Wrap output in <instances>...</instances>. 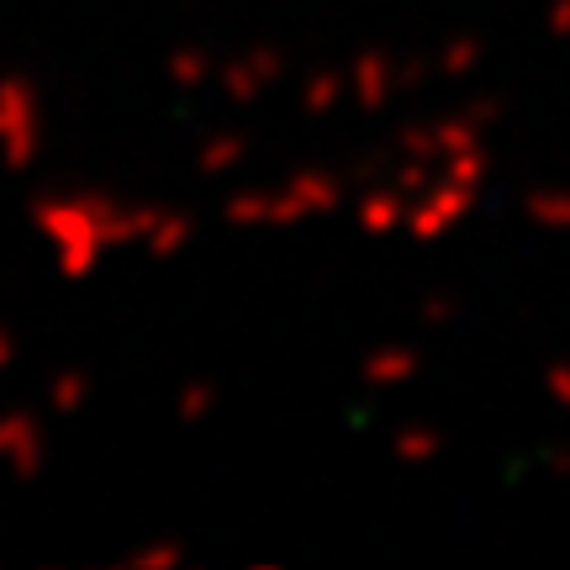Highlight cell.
I'll return each instance as SVG.
<instances>
[{"instance_id": "obj_10", "label": "cell", "mask_w": 570, "mask_h": 570, "mask_svg": "<svg viewBox=\"0 0 570 570\" xmlns=\"http://www.w3.org/2000/svg\"><path fill=\"white\" fill-rule=\"evenodd\" d=\"M481 59H487V42L465 32V38H454V42H444V48H439V63H433V69H439V75H449V80H465Z\"/></svg>"}, {"instance_id": "obj_16", "label": "cell", "mask_w": 570, "mask_h": 570, "mask_svg": "<svg viewBox=\"0 0 570 570\" xmlns=\"http://www.w3.org/2000/svg\"><path fill=\"white\" fill-rule=\"evenodd\" d=\"M449 317H454V302H449V296H428V302L417 306V323L423 327H444Z\"/></svg>"}, {"instance_id": "obj_13", "label": "cell", "mask_w": 570, "mask_h": 570, "mask_svg": "<svg viewBox=\"0 0 570 570\" xmlns=\"http://www.w3.org/2000/svg\"><path fill=\"white\" fill-rule=\"evenodd\" d=\"M544 391H550L554 407L570 412V360H554V365L544 370Z\"/></svg>"}, {"instance_id": "obj_21", "label": "cell", "mask_w": 570, "mask_h": 570, "mask_svg": "<svg viewBox=\"0 0 570 570\" xmlns=\"http://www.w3.org/2000/svg\"><path fill=\"white\" fill-rule=\"evenodd\" d=\"M550 465L560 470V475H566V470H570V454H550Z\"/></svg>"}, {"instance_id": "obj_11", "label": "cell", "mask_w": 570, "mask_h": 570, "mask_svg": "<svg viewBox=\"0 0 570 570\" xmlns=\"http://www.w3.org/2000/svg\"><path fill=\"white\" fill-rule=\"evenodd\" d=\"M244 159V138H238V132H233V138H212L202 148V175H223V169H233V164Z\"/></svg>"}, {"instance_id": "obj_4", "label": "cell", "mask_w": 570, "mask_h": 570, "mask_svg": "<svg viewBox=\"0 0 570 570\" xmlns=\"http://www.w3.org/2000/svg\"><path fill=\"white\" fill-rule=\"evenodd\" d=\"M354 223H360V233H370V238L402 233V227H407V196H402L396 185H375V190H365V196H360V206H354Z\"/></svg>"}, {"instance_id": "obj_17", "label": "cell", "mask_w": 570, "mask_h": 570, "mask_svg": "<svg viewBox=\"0 0 570 570\" xmlns=\"http://www.w3.org/2000/svg\"><path fill=\"white\" fill-rule=\"evenodd\" d=\"M212 402H217V391H212V386H190L180 396V417H206V412H212Z\"/></svg>"}, {"instance_id": "obj_12", "label": "cell", "mask_w": 570, "mask_h": 570, "mask_svg": "<svg viewBox=\"0 0 570 570\" xmlns=\"http://www.w3.org/2000/svg\"><path fill=\"white\" fill-rule=\"evenodd\" d=\"M154 227H159V233L148 238V244H154V254H175V248H185V244H190V233H196V223H190V217H154Z\"/></svg>"}, {"instance_id": "obj_8", "label": "cell", "mask_w": 570, "mask_h": 570, "mask_svg": "<svg viewBox=\"0 0 570 570\" xmlns=\"http://www.w3.org/2000/svg\"><path fill=\"white\" fill-rule=\"evenodd\" d=\"M344 90H348V75L317 69V75H306V85H302V111L306 117H327L333 106H344Z\"/></svg>"}, {"instance_id": "obj_19", "label": "cell", "mask_w": 570, "mask_h": 570, "mask_svg": "<svg viewBox=\"0 0 570 570\" xmlns=\"http://www.w3.org/2000/svg\"><path fill=\"white\" fill-rule=\"evenodd\" d=\"M544 32H550V38H570V0H550V11H544Z\"/></svg>"}, {"instance_id": "obj_1", "label": "cell", "mask_w": 570, "mask_h": 570, "mask_svg": "<svg viewBox=\"0 0 570 570\" xmlns=\"http://www.w3.org/2000/svg\"><path fill=\"white\" fill-rule=\"evenodd\" d=\"M344 202V180L327 175V169H302L285 185H254V190H238L227 202V223L233 227H296L306 217H327L333 206Z\"/></svg>"}, {"instance_id": "obj_9", "label": "cell", "mask_w": 570, "mask_h": 570, "mask_svg": "<svg viewBox=\"0 0 570 570\" xmlns=\"http://www.w3.org/2000/svg\"><path fill=\"white\" fill-rule=\"evenodd\" d=\"M391 454H396L402 465H428V460L444 454V433H439V428H402V433L391 439Z\"/></svg>"}, {"instance_id": "obj_14", "label": "cell", "mask_w": 570, "mask_h": 570, "mask_svg": "<svg viewBox=\"0 0 570 570\" xmlns=\"http://www.w3.org/2000/svg\"><path fill=\"white\" fill-rule=\"evenodd\" d=\"M465 117L475 127H491V122H502V96H475V101L465 106Z\"/></svg>"}, {"instance_id": "obj_15", "label": "cell", "mask_w": 570, "mask_h": 570, "mask_svg": "<svg viewBox=\"0 0 570 570\" xmlns=\"http://www.w3.org/2000/svg\"><path fill=\"white\" fill-rule=\"evenodd\" d=\"M428 75H433V63L428 59H402L396 63V90H417Z\"/></svg>"}, {"instance_id": "obj_7", "label": "cell", "mask_w": 570, "mask_h": 570, "mask_svg": "<svg viewBox=\"0 0 570 570\" xmlns=\"http://www.w3.org/2000/svg\"><path fill=\"white\" fill-rule=\"evenodd\" d=\"M533 227H544V233H570V190L560 185H544V190H533L529 202H523Z\"/></svg>"}, {"instance_id": "obj_20", "label": "cell", "mask_w": 570, "mask_h": 570, "mask_svg": "<svg viewBox=\"0 0 570 570\" xmlns=\"http://www.w3.org/2000/svg\"><path fill=\"white\" fill-rule=\"evenodd\" d=\"M180 544H159V550H142L138 554V560H142V566H175V560H180Z\"/></svg>"}, {"instance_id": "obj_3", "label": "cell", "mask_w": 570, "mask_h": 570, "mask_svg": "<svg viewBox=\"0 0 570 570\" xmlns=\"http://www.w3.org/2000/svg\"><path fill=\"white\" fill-rule=\"evenodd\" d=\"M281 75H285L281 48H254L248 59H238V63H227L223 69V90H227V101L233 106H254L269 85L281 80Z\"/></svg>"}, {"instance_id": "obj_6", "label": "cell", "mask_w": 570, "mask_h": 570, "mask_svg": "<svg viewBox=\"0 0 570 570\" xmlns=\"http://www.w3.org/2000/svg\"><path fill=\"white\" fill-rule=\"evenodd\" d=\"M417 370H423L417 348L386 344V348H375V354H365V360H360V381H365L370 391H391V386H402V381H412Z\"/></svg>"}, {"instance_id": "obj_2", "label": "cell", "mask_w": 570, "mask_h": 570, "mask_svg": "<svg viewBox=\"0 0 570 570\" xmlns=\"http://www.w3.org/2000/svg\"><path fill=\"white\" fill-rule=\"evenodd\" d=\"M475 202H481V185L454 180V175L439 169V175L417 190V202H407V233L417 244H433V238H444L460 217H470Z\"/></svg>"}, {"instance_id": "obj_5", "label": "cell", "mask_w": 570, "mask_h": 570, "mask_svg": "<svg viewBox=\"0 0 570 570\" xmlns=\"http://www.w3.org/2000/svg\"><path fill=\"white\" fill-rule=\"evenodd\" d=\"M348 90L360 96L365 111L391 106V96H396V63H391L386 53H360V59L348 63Z\"/></svg>"}, {"instance_id": "obj_18", "label": "cell", "mask_w": 570, "mask_h": 570, "mask_svg": "<svg viewBox=\"0 0 570 570\" xmlns=\"http://www.w3.org/2000/svg\"><path fill=\"white\" fill-rule=\"evenodd\" d=\"M206 75H212V69H206V53H180V59H175V80L180 85H202Z\"/></svg>"}]
</instances>
